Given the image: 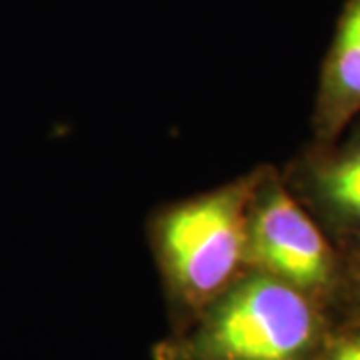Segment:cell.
Masks as SVG:
<instances>
[{
	"instance_id": "6da1fadb",
	"label": "cell",
	"mask_w": 360,
	"mask_h": 360,
	"mask_svg": "<svg viewBox=\"0 0 360 360\" xmlns=\"http://www.w3.org/2000/svg\"><path fill=\"white\" fill-rule=\"evenodd\" d=\"M321 347L314 298L260 272L214 298L179 352L182 360H312Z\"/></svg>"
},
{
	"instance_id": "7a4b0ae2",
	"label": "cell",
	"mask_w": 360,
	"mask_h": 360,
	"mask_svg": "<svg viewBox=\"0 0 360 360\" xmlns=\"http://www.w3.org/2000/svg\"><path fill=\"white\" fill-rule=\"evenodd\" d=\"M168 274L191 304L219 298L248 248V219L238 191L210 194L176 208L165 222Z\"/></svg>"
},
{
	"instance_id": "3957f363",
	"label": "cell",
	"mask_w": 360,
	"mask_h": 360,
	"mask_svg": "<svg viewBox=\"0 0 360 360\" xmlns=\"http://www.w3.org/2000/svg\"><path fill=\"white\" fill-rule=\"evenodd\" d=\"M248 248L262 272L304 295H324L336 281L335 252L321 226L283 186H272L248 220Z\"/></svg>"
},
{
	"instance_id": "277c9868",
	"label": "cell",
	"mask_w": 360,
	"mask_h": 360,
	"mask_svg": "<svg viewBox=\"0 0 360 360\" xmlns=\"http://www.w3.org/2000/svg\"><path fill=\"white\" fill-rule=\"evenodd\" d=\"M360 112V0H347L322 68L319 127L335 139Z\"/></svg>"
},
{
	"instance_id": "5b68a950",
	"label": "cell",
	"mask_w": 360,
	"mask_h": 360,
	"mask_svg": "<svg viewBox=\"0 0 360 360\" xmlns=\"http://www.w3.org/2000/svg\"><path fill=\"white\" fill-rule=\"evenodd\" d=\"M307 184L336 231L360 238V132L310 165Z\"/></svg>"
},
{
	"instance_id": "8992f818",
	"label": "cell",
	"mask_w": 360,
	"mask_h": 360,
	"mask_svg": "<svg viewBox=\"0 0 360 360\" xmlns=\"http://www.w3.org/2000/svg\"><path fill=\"white\" fill-rule=\"evenodd\" d=\"M314 360H360V335H347L322 342Z\"/></svg>"
},
{
	"instance_id": "52a82bcc",
	"label": "cell",
	"mask_w": 360,
	"mask_h": 360,
	"mask_svg": "<svg viewBox=\"0 0 360 360\" xmlns=\"http://www.w3.org/2000/svg\"><path fill=\"white\" fill-rule=\"evenodd\" d=\"M352 300H354V307H356V312L360 316V262L356 266V272H354V283H352Z\"/></svg>"
}]
</instances>
